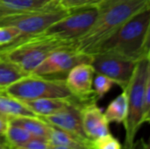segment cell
Segmentation results:
<instances>
[{
    "label": "cell",
    "mask_w": 150,
    "mask_h": 149,
    "mask_svg": "<svg viewBox=\"0 0 150 149\" xmlns=\"http://www.w3.org/2000/svg\"><path fill=\"white\" fill-rule=\"evenodd\" d=\"M149 31L150 7L147 6L104 40L91 54L110 53L138 61L150 56Z\"/></svg>",
    "instance_id": "6da1fadb"
},
{
    "label": "cell",
    "mask_w": 150,
    "mask_h": 149,
    "mask_svg": "<svg viewBox=\"0 0 150 149\" xmlns=\"http://www.w3.org/2000/svg\"><path fill=\"white\" fill-rule=\"evenodd\" d=\"M64 48L76 49V43L43 32L0 47V59L13 62L31 74L53 52Z\"/></svg>",
    "instance_id": "7a4b0ae2"
},
{
    "label": "cell",
    "mask_w": 150,
    "mask_h": 149,
    "mask_svg": "<svg viewBox=\"0 0 150 149\" xmlns=\"http://www.w3.org/2000/svg\"><path fill=\"white\" fill-rule=\"evenodd\" d=\"M147 6H149V0H128L98 10V15L92 26L76 40V49L91 54L104 40Z\"/></svg>",
    "instance_id": "3957f363"
},
{
    "label": "cell",
    "mask_w": 150,
    "mask_h": 149,
    "mask_svg": "<svg viewBox=\"0 0 150 149\" xmlns=\"http://www.w3.org/2000/svg\"><path fill=\"white\" fill-rule=\"evenodd\" d=\"M150 81V56L139 60L132 78L123 90L127 98V114L123 123L126 138L123 148L129 149L135 141L136 134L143 125V98L148 82Z\"/></svg>",
    "instance_id": "277c9868"
},
{
    "label": "cell",
    "mask_w": 150,
    "mask_h": 149,
    "mask_svg": "<svg viewBox=\"0 0 150 149\" xmlns=\"http://www.w3.org/2000/svg\"><path fill=\"white\" fill-rule=\"evenodd\" d=\"M4 91L21 102L40 98L74 97L65 80L50 79L31 74L8 86Z\"/></svg>",
    "instance_id": "5b68a950"
},
{
    "label": "cell",
    "mask_w": 150,
    "mask_h": 149,
    "mask_svg": "<svg viewBox=\"0 0 150 149\" xmlns=\"http://www.w3.org/2000/svg\"><path fill=\"white\" fill-rule=\"evenodd\" d=\"M69 11L61 6L60 3H53L40 11L5 16L0 19V25H11L18 28L21 32L18 39H22L45 32L53 24L65 17Z\"/></svg>",
    "instance_id": "8992f818"
},
{
    "label": "cell",
    "mask_w": 150,
    "mask_h": 149,
    "mask_svg": "<svg viewBox=\"0 0 150 149\" xmlns=\"http://www.w3.org/2000/svg\"><path fill=\"white\" fill-rule=\"evenodd\" d=\"M98 11V6L70 10L65 17L47 29L45 33L61 40L76 42L92 26Z\"/></svg>",
    "instance_id": "52a82bcc"
},
{
    "label": "cell",
    "mask_w": 150,
    "mask_h": 149,
    "mask_svg": "<svg viewBox=\"0 0 150 149\" xmlns=\"http://www.w3.org/2000/svg\"><path fill=\"white\" fill-rule=\"evenodd\" d=\"M92 55L78 51L76 48H64L53 52L31 75L50 79L65 80L68 73L82 63H91Z\"/></svg>",
    "instance_id": "ba28073f"
},
{
    "label": "cell",
    "mask_w": 150,
    "mask_h": 149,
    "mask_svg": "<svg viewBox=\"0 0 150 149\" xmlns=\"http://www.w3.org/2000/svg\"><path fill=\"white\" fill-rule=\"evenodd\" d=\"M92 55L91 65L95 74L104 75L112 80L122 90L129 83L137 61L110 53H96Z\"/></svg>",
    "instance_id": "9c48e42d"
},
{
    "label": "cell",
    "mask_w": 150,
    "mask_h": 149,
    "mask_svg": "<svg viewBox=\"0 0 150 149\" xmlns=\"http://www.w3.org/2000/svg\"><path fill=\"white\" fill-rule=\"evenodd\" d=\"M95 70L91 63H82L74 67L67 75L65 83L72 93L83 105L97 102L93 90Z\"/></svg>",
    "instance_id": "30bf717a"
},
{
    "label": "cell",
    "mask_w": 150,
    "mask_h": 149,
    "mask_svg": "<svg viewBox=\"0 0 150 149\" xmlns=\"http://www.w3.org/2000/svg\"><path fill=\"white\" fill-rule=\"evenodd\" d=\"M83 105L76 97L73 98L71 104L64 110L46 117H39L48 125L56 126L62 130H64L83 141L90 143L91 141L86 137L82 123L81 108Z\"/></svg>",
    "instance_id": "8fae6325"
},
{
    "label": "cell",
    "mask_w": 150,
    "mask_h": 149,
    "mask_svg": "<svg viewBox=\"0 0 150 149\" xmlns=\"http://www.w3.org/2000/svg\"><path fill=\"white\" fill-rule=\"evenodd\" d=\"M82 123L84 133L90 141L110 133L109 123L97 102L85 104L81 108Z\"/></svg>",
    "instance_id": "7c38bea8"
},
{
    "label": "cell",
    "mask_w": 150,
    "mask_h": 149,
    "mask_svg": "<svg viewBox=\"0 0 150 149\" xmlns=\"http://www.w3.org/2000/svg\"><path fill=\"white\" fill-rule=\"evenodd\" d=\"M40 98L23 103L37 116L46 117L57 113L67 108L72 102L73 98Z\"/></svg>",
    "instance_id": "4fadbf2b"
},
{
    "label": "cell",
    "mask_w": 150,
    "mask_h": 149,
    "mask_svg": "<svg viewBox=\"0 0 150 149\" xmlns=\"http://www.w3.org/2000/svg\"><path fill=\"white\" fill-rule=\"evenodd\" d=\"M0 113L9 118L37 117L23 102L0 90Z\"/></svg>",
    "instance_id": "5bb4252c"
},
{
    "label": "cell",
    "mask_w": 150,
    "mask_h": 149,
    "mask_svg": "<svg viewBox=\"0 0 150 149\" xmlns=\"http://www.w3.org/2000/svg\"><path fill=\"white\" fill-rule=\"evenodd\" d=\"M10 123L23 127L35 138L48 140L50 126L39 117L10 118Z\"/></svg>",
    "instance_id": "9a60e30c"
},
{
    "label": "cell",
    "mask_w": 150,
    "mask_h": 149,
    "mask_svg": "<svg viewBox=\"0 0 150 149\" xmlns=\"http://www.w3.org/2000/svg\"><path fill=\"white\" fill-rule=\"evenodd\" d=\"M53 3L50 0H0V6L9 15L35 11L47 8Z\"/></svg>",
    "instance_id": "2e32d148"
},
{
    "label": "cell",
    "mask_w": 150,
    "mask_h": 149,
    "mask_svg": "<svg viewBox=\"0 0 150 149\" xmlns=\"http://www.w3.org/2000/svg\"><path fill=\"white\" fill-rule=\"evenodd\" d=\"M104 114L108 123H124L127 114V98L125 90L109 104Z\"/></svg>",
    "instance_id": "e0dca14e"
},
{
    "label": "cell",
    "mask_w": 150,
    "mask_h": 149,
    "mask_svg": "<svg viewBox=\"0 0 150 149\" xmlns=\"http://www.w3.org/2000/svg\"><path fill=\"white\" fill-rule=\"evenodd\" d=\"M28 75L17 64L0 59V90H4L8 86Z\"/></svg>",
    "instance_id": "ac0fdd59"
},
{
    "label": "cell",
    "mask_w": 150,
    "mask_h": 149,
    "mask_svg": "<svg viewBox=\"0 0 150 149\" xmlns=\"http://www.w3.org/2000/svg\"><path fill=\"white\" fill-rule=\"evenodd\" d=\"M50 126V133L48 137V143L50 146H61V147H80V146H89L90 143H87L81 140L80 138L62 130L56 126Z\"/></svg>",
    "instance_id": "d6986e66"
},
{
    "label": "cell",
    "mask_w": 150,
    "mask_h": 149,
    "mask_svg": "<svg viewBox=\"0 0 150 149\" xmlns=\"http://www.w3.org/2000/svg\"><path fill=\"white\" fill-rule=\"evenodd\" d=\"M4 137L9 145V148L19 147L26 143L34 138L29 132H27L23 127L13 125L11 123L9 124V126L4 133Z\"/></svg>",
    "instance_id": "ffe728a7"
},
{
    "label": "cell",
    "mask_w": 150,
    "mask_h": 149,
    "mask_svg": "<svg viewBox=\"0 0 150 149\" xmlns=\"http://www.w3.org/2000/svg\"><path fill=\"white\" fill-rule=\"evenodd\" d=\"M116 84L111 78L101 75L95 74L93 78V90L98 100L103 98Z\"/></svg>",
    "instance_id": "44dd1931"
},
{
    "label": "cell",
    "mask_w": 150,
    "mask_h": 149,
    "mask_svg": "<svg viewBox=\"0 0 150 149\" xmlns=\"http://www.w3.org/2000/svg\"><path fill=\"white\" fill-rule=\"evenodd\" d=\"M91 149H122V145L118 139L111 133L101 136L91 141Z\"/></svg>",
    "instance_id": "7402d4cb"
},
{
    "label": "cell",
    "mask_w": 150,
    "mask_h": 149,
    "mask_svg": "<svg viewBox=\"0 0 150 149\" xmlns=\"http://www.w3.org/2000/svg\"><path fill=\"white\" fill-rule=\"evenodd\" d=\"M20 35V31L14 26L0 25V47L11 44Z\"/></svg>",
    "instance_id": "603a6c76"
},
{
    "label": "cell",
    "mask_w": 150,
    "mask_h": 149,
    "mask_svg": "<svg viewBox=\"0 0 150 149\" xmlns=\"http://www.w3.org/2000/svg\"><path fill=\"white\" fill-rule=\"evenodd\" d=\"M102 1L103 0H61L60 4L64 9L70 11L83 7L98 6Z\"/></svg>",
    "instance_id": "cb8c5ba5"
},
{
    "label": "cell",
    "mask_w": 150,
    "mask_h": 149,
    "mask_svg": "<svg viewBox=\"0 0 150 149\" xmlns=\"http://www.w3.org/2000/svg\"><path fill=\"white\" fill-rule=\"evenodd\" d=\"M49 147L50 144L47 140L34 137L22 146L10 148V149H49Z\"/></svg>",
    "instance_id": "d4e9b609"
},
{
    "label": "cell",
    "mask_w": 150,
    "mask_h": 149,
    "mask_svg": "<svg viewBox=\"0 0 150 149\" xmlns=\"http://www.w3.org/2000/svg\"><path fill=\"white\" fill-rule=\"evenodd\" d=\"M10 124V118L0 113V134L4 135Z\"/></svg>",
    "instance_id": "484cf974"
},
{
    "label": "cell",
    "mask_w": 150,
    "mask_h": 149,
    "mask_svg": "<svg viewBox=\"0 0 150 149\" xmlns=\"http://www.w3.org/2000/svg\"><path fill=\"white\" fill-rule=\"evenodd\" d=\"M122 149H125L122 148ZM129 149H150L149 145L146 143V141L143 139H140L138 141H134L133 146Z\"/></svg>",
    "instance_id": "4316f807"
},
{
    "label": "cell",
    "mask_w": 150,
    "mask_h": 149,
    "mask_svg": "<svg viewBox=\"0 0 150 149\" xmlns=\"http://www.w3.org/2000/svg\"><path fill=\"white\" fill-rule=\"evenodd\" d=\"M124 1H128V0H103L98 7V10H102V9L107 8L111 5H113L117 3H120V2H124Z\"/></svg>",
    "instance_id": "83f0119b"
},
{
    "label": "cell",
    "mask_w": 150,
    "mask_h": 149,
    "mask_svg": "<svg viewBox=\"0 0 150 149\" xmlns=\"http://www.w3.org/2000/svg\"><path fill=\"white\" fill-rule=\"evenodd\" d=\"M49 149H91L89 146H80V147H61V146H50Z\"/></svg>",
    "instance_id": "f1b7e54d"
},
{
    "label": "cell",
    "mask_w": 150,
    "mask_h": 149,
    "mask_svg": "<svg viewBox=\"0 0 150 149\" xmlns=\"http://www.w3.org/2000/svg\"><path fill=\"white\" fill-rule=\"evenodd\" d=\"M0 145H7V146H9L7 141H6V139H5L4 135H3V134H0Z\"/></svg>",
    "instance_id": "f546056e"
},
{
    "label": "cell",
    "mask_w": 150,
    "mask_h": 149,
    "mask_svg": "<svg viewBox=\"0 0 150 149\" xmlns=\"http://www.w3.org/2000/svg\"><path fill=\"white\" fill-rule=\"evenodd\" d=\"M9 14L7 13V11H5V10H4L1 6H0V19L1 18H3L4 17H5V16H8Z\"/></svg>",
    "instance_id": "4dcf8cb0"
},
{
    "label": "cell",
    "mask_w": 150,
    "mask_h": 149,
    "mask_svg": "<svg viewBox=\"0 0 150 149\" xmlns=\"http://www.w3.org/2000/svg\"><path fill=\"white\" fill-rule=\"evenodd\" d=\"M0 149H10V148L7 145H0Z\"/></svg>",
    "instance_id": "1f68e13d"
},
{
    "label": "cell",
    "mask_w": 150,
    "mask_h": 149,
    "mask_svg": "<svg viewBox=\"0 0 150 149\" xmlns=\"http://www.w3.org/2000/svg\"><path fill=\"white\" fill-rule=\"evenodd\" d=\"M50 1H52V2H56V3H60V2H61V0H50Z\"/></svg>",
    "instance_id": "d6a6232c"
}]
</instances>
